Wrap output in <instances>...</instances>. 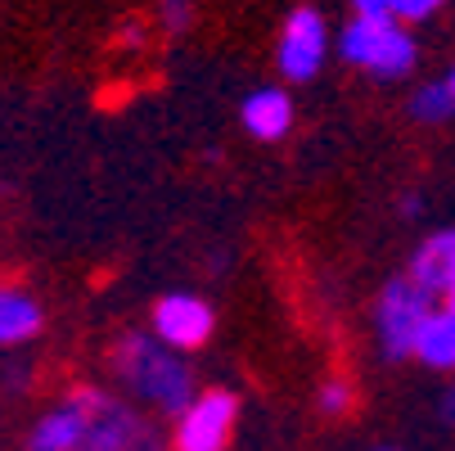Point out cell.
<instances>
[{"label":"cell","mask_w":455,"mask_h":451,"mask_svg":"<svg viewBox=\"0 0 455 451\" xmlns=\"http://www.w3.org/2000/svg\"><path fill=\"white\" fill-rule=\"evenodd\" d=\"M113 374L163 415H180L194 402V374L176 348H167L158 334H122L113 348Z\"/></svg>","instance_id":"1"},{"label":"cell","mask_w":455,"mask_h":451,"mask_svg":"<svg viewBox=\"0 0 455 451\" xmlns=\"http://www.w3.org/2000/svg\"><path fill=\"white\" fill-rule=\"evenodd\" d=\"M339 54L361 73H374L383 82L406 77L415 68V36L402 19L393 14H356L343 32H339Z\"/></svg>","instance_id":"2"},{"label":"cell","mask_w":455,"mask_h":451,"mask_svg":"<svg viewBox=\"0 0 455 451\" xmlns=\"http://www.w3.org/2000/svg\"><path fill=\"white\" fill-rule=\"evenodd\" d=\"M433 316V298L415 285V280H393L383 294H379V307H374V334H379V348L383 357L393 361H406L415 357V343Z\"/></svg>","instance_id":"3"},{"label":"cell","mask_w":455,"mask_h":451,"mask_svg":"<svg viewBox=\"0 0 455 451\" xmlns=\"http://www.w3.org/2000/svg\"><path fill=\"white\" fill-rule=\"evenodd\" d=\"M77 402L91 411V438L82 451H163L158 433L126 402H117L100 389H77Z\"/></svg>","instance_id":"4"},{"label":"cell","mask_w":455,"mask_h":451,"mask_svg":"<svg viewBox=\"0 0 455 451\" xmlns=\"http://www.w3.org/2000/svg\"><path fill=\"white\" fill-rule=\"evenodd\" d=\"M239 420V398L226 389L199 393L180 415L172 433V451H226Z\"/></svg>","instance_id":"5"},{"label":"cell","mask_w":455,"mask_h":451,"mask_svg":"<svg viewBox=\"0 0 455 451\" xmlns=\"http://www.w3.org/2000/svg\"><path fill=\"white\" fill-rule=\"evenodd\" d=\"M324 54H330V23H324L315 10L298 5L289 19H284V32H280V73L289 82H311L320 73Z\"/></svg>","instance_id":"6"},{"label":"cell","mask_w":455,"mask_h":451,"mask_svg":"<svg viewBox=\"0 0 455 451\" xmlns=\"http://www.w3.org/2000/svg\"><path fill=\"white\" fill-rule=\"evenodd\" d=\"M217 330V316L204 298H194V294H167L154 302V334L176 348V352H194V348H204Z\"/></svg>","instance_id":"7"},{"label":"cell","mask_w":455,"mask_h":451,"mask_svg":"<svg viewBox=\"0 0 455 451\" xmlns=\"http://www.w3.org/2000/svg\"><path fill=\"white\" fill-rule=\"evenodd\" d=\"M86 438H91V411H86V407L77 402V393H73L63 407L45 411V415L32 424L28 447H32V451H82Z\"/></svg>","instance_id":"8"},{"label":"cell","mask_w":455,"mask_h":451,"mask_svg":"<svg viewBox=\"0 0 455 451\" xmlns=\"http://www.w3.org/2000/svg\"><path fill=\"white\" fill-rule=\"evenodd\" d=\"M406 280H415L428 298L451 294V285H455V230H437L415 248L411 267H406Z\"/></svg>","instance_id":"9"},{"label":"cell","mask_w":455,"mask_h":451,"mask_svg":"<svg viewBox=\"0 0 455 451\" xmlns=\"http://www.w3.org/2000/svg\"><path fill=\"white\" fill-rule=\"evenodd\" d=\"M239 117H243L252 141L271 145V141H284L289 136V126H293V100L284 91H275V86H262V91H252L243 100Z\"/></svg>","instance_id":"10"},{"label":"cell","mask_w":455,"mask_h":451,"mask_svg":"<svg viewBox=\"0 0 455 451\" xmlns=\"http://www.w3.org/2000/svg\"><path fill=\"white\" fill-rule=\"evenodd\" d=\"M41 326H45L41 302L19 285H0V348L32 343L41 334Z\"/></svg>","instance_id":"11"},{"label":"cell","mask_w":455,"mask_h":451,"mask_svg":"<svg viewBox=\"0 0 455 451\" xmlns=\"http://www.w3.org/2000/svg\"><path fill=\"white\" fill-rule=\"evenodd\" d=\"M415 357L428 366V370H455V316L442 307L428 316V326L415 343Z\"/></svg>","instance_id":"12"},{"label":"cell","mask_w":455,"mask_h":451,"mask_svg":"<svg viewBox=\"0 0 455 451\" xmlns=\"http://www.w3.org/2000/svg\"><path fill=\"white\" fill-rule=\"evenodd\" d=\"M411 113H415L419 122H446V117L455 113V91H451L446 82H428V86L415 91Z\"/></svg>","instance_id":"13"},{"label":"cell","mask_w":455,"mask_h":451,"mask_svg":"<svg viewBox=\"0 0 455 451\" xmlns=\"http://www.w3.org/2000/svg\"><path fill=\"white\" fill-rule=\"evenodd\" d=\"M442 5H446V0H387V14H393V19H402V23L411 28V23H419V19L437 14Z\"/></svg>","instance_id":"14"},{"label":"cell","mask_w":455,"mask_h":451,"mask_svg":"<svg viewBox=\"0 0 455 451\" xmlns=\"http://www.w3.org/2000/svg\"><path fill=\"white\" fill-rule=\"evenodd\" d=\"M347 407H352V383H347V379H324L320 411H324V415H343Z\"/></svg>","instance_id":"15"},{"label":"cell","mask_w":455,"mask_h":451,"mask_svg":"<svg viewBox=\"0 0 455 451\" xmlns=\"http://www.w3.org/2000/svg\"><path fill=\"white\" fill-rule=\"evenodd\" d=\"M158 14H163V28H167V32H185V28H189V19H194L189 0H163Z\"/></svg>","instance_id":"16"},{"label":"cell","mask_w":455,"mask_h":451,"mask_svg":"<svg viewBox=\"0 0 455 451\" xmlns=\"http://www.w3.org/2000/svg\"><path fill=\"white\" fill-rule=\"evenodd\" d=\"M437 415H442V424H451V429H455V389H451V393H442V407H437Z\"/></svg>","instance_id":"17"},{"label":"cell","mask_w":455,"mask_h":451,"mask_svg":"<svg viewBox=\"0 0 455 451\" xmlns=\"http://www.w3.org/2000/svg\"><path fill=\"white\" fill-rule=\"evenodd\" d=\"M352 5H356V14H387V0H352Z\"/></svg>","instance_id":"18"},{"label":"cell","mask_w":455,"mask_h":451,"mask_svg":"<svg viewBox=\"0 0 455 451\" xmlns=\"http://www.w3.org/2000/svg\"><path fill=\"white\" fill-rule=\"evenodd\" d=\"M446 311L455 316V285H451V294H446Z\"/></svg>","instance_id":"19"},{"label":"cell","mask_w":455,"mask_h":451,"mask_svg":"<svg viewBox=\"0 0 455 451\" xmlns=\"http://www.w3.org/2000/svg\"><path fill=\"white\" fill-rule=\"evenodd\" d=\"M446 86H451V91H455V68H451V77H446Z\"/></svg>","instance_id":"20"}]
</instances>
